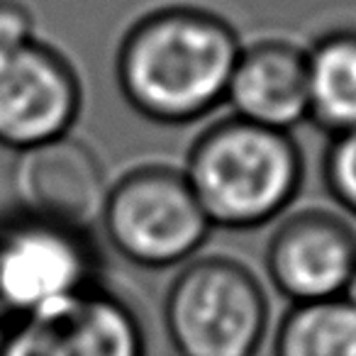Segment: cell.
Wrapping results in <instances>:
<instances>
[{"label":"cell","mask_w":356,"mask_h":356,"mask_svg":"<svg viewBox=\"0 0 356 356\" xmlns=\"http://www.w3.org/2000/svg\"><path fill=\"white\" fill-rule=\"evenodd\" d=\"M239 49L234 27L218 13L163 6L127 27L115 54V76L142 118L188 124L225 103Z\"/></svg>","instance_id":"cell-1"},{"label":"cell","mask_w":356,"mask_h":356,"mask_svg":"<svg viewBox=\"0 0 356 356\" xmlns=\"http://www.w3.org/2000/svg\"><path fill=\"white\" fill-rule=\"evenodd\" d=\"M181 171L213 227L254 229L286 213L305 168L291 132L229 115L195 137Z\"/></svg>","instance_id":"cell-2"},{"label":"cell","mask_w":356,"mask_h":356,"mask_svg":"<svg viewBox=\"0 0 356 356\" xmlns=\"http://www.w3.org/2000/svg\"><path fill=\"white\" fill-rule=\"evenodd\" d=\"M268 317L261 281L232 257H193L163 298V325L178 356H257Z\"/></svg>","instance_id":"cell-3"},{"label":"cell","mask_w":356,"mask_h":356,"mask_svg":"<svg viewBox=\"0 0 356 356\" xmlns=\"http://www.w3.org/2000/svg\"><path fill=\"white\" fill-rule=\"evenodd\" d=\"M98 222L110 247L142 268L191 261L213 229L184 171L166 163H142L110 184Z\"/></svg>","instance_id":"cell-4"},{"label":"cell","mask_w":356,"mask_h":356,"mask_svg":"<svg viewBox=\"0 0 356 356\" xmlns=\"http://www.w3.org/2000/svg\"><path fill=\"white\" fill-rule=\"evenodd\" d=\"M100 254L90 229L17 208L0 218V330L98 286Z\"/></svg>","instance_id":"cell-5"},{"label":"cell","mask_w":356,"mask_h":356,"mask_svg":"<svg viewBox=\"0 0 356 356\" xmlns=\"http://www.w3.org/2000/svg\"><path fill=\"white\" fill-rule=\"evenodd\" d=\"M81 108L83 86L64 51L40 37L0 49V147L25 152L64 137Z\"/></svg>","instance_id":"cell-6"},{"label":"cell","mask_w":356,"mask_h":356,"mask_svg":"<svg viewBox=\"0 0 356 356\" xmlns=\"http://www.w3.org/2000/svg\"><path fill=\"white\" fill-rule=\"evenodd\" d=\"M134 307L103 283L0 330V356H144Z\"/></svg>","instance_id":"cell-7"},{"label":"cell","mask_w":356,"mask_h":356,"mask_svg":"<svg viewBox=\"0 0 356 356\" xmlns=\"http://www.w3.org/2000/svg\"><path fill=\"white\" fill-rule=\"evenodd\" d=\"M266 273L293 305L344 298L356 276V229L330 210H298L271 232Z\"/></svg>","instance_id":"cell-8"},{"label":"cell","mask_w":356,"mask_h":356,"mask_svg":"<svg viewBox=\"0 0 356 356\" xmlns=\"http://www.w3.org/2000/svg\"><path fill=\"white\" fill-rule=\"evenodd\" d=\"M13 188L25 213L88 229L100 218L108 181L93 147L69 132L17 152Z\"/></svg>","instance_id":"cell-9"},{"label":"cell","mask_w":356,"mask_h":356,"mask_svg":"<svg viewBox=\"0 0 356 356\" xmlns=\"http://www.w3.org/2000/svg\"><path fill=\"white\" fill-rule=\"evenodd\" d=\"M225 100L237 118L291 132L307 120L305 47L281 37L242 44Z\"/></svg>","instance_id":"cell-10"},{"label":"cell","mask_w":356,"mask_h":356,"mask_svg":"<svg viewBox=\"0 0 356 356\" xmlns=\"http://www.w3.org/2000/svg\"><path fill=\"white\" fill-rule=\"evenodd\" d=\"M307 120L330 134L356 127V25L325 30L305 47Z\"/></svg>","instance_id":"cell-11"},{"label":"cell","mask_w":356,"mask_h":356,"mask_svg":"<svg viewBox=\"0 0 356 356\" xmlns=\"http://www.w3.org/2000/svg\"><path fill=\"white\" fill-rule=\"evenodd\" d=\"M273 356H356V307L346 298L293 305L273 337Z\"/></svg>","instance_id":"cell-12"},{"label":"cell","mask_w":356,"mask_h":356,"mask_svg":"<svg viewBox=\"0 0 356 356\" xmlns=\"http://www.w3.org/2000/svg\"><path fill=\"white\" fill-rule=\"evenodd\" d=\"M322 176L330 195L356 218V127L339 134H330Z\"/></svg>","instance_id":"cell-13"},{"label":"cell","mask_w":356,"mask_h":356,"mask_svg":"<svg viewBox=\"0 0 356 356\" xmlns=\"http://www.w3.org/2000/svg\"><path fill=\"white\" fill-rule=\"evenodd\" d=\"M37 37V17L25 0H0V49Z\"/></svg>","instance_id":"cell-14"},{"label":"cell","mask_w":356,"mask_h":356,"mask_svg":"<svg viewBox=\"0 0 356 356\" xmlns=\"http://www.w3.org/2000/svg\"><path fill=\"white\" fill-rule=\"evenodd\" d=\"M344 298L351 302V305L356 307V276L351 278V283H349V288H346V293H344Z\"/></svg>","instance_id":"cell-15"}]
</instances>
